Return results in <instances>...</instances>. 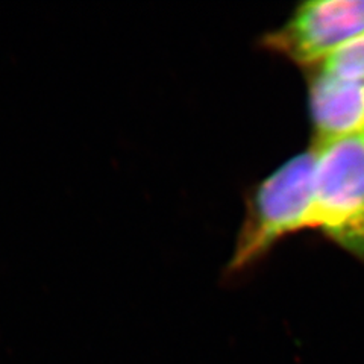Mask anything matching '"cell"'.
<instances>
[{
	"mask_svg": "<svg viewBox=\"0 0 364 364\" xmlns=\"http://www.w3.org/2000/svg\"><path fill=\"white\" fill-rule=\"evenodd\" d=\"M317 67L322 68L323 72L340 77L364 81V32L355 40L340 48L331 56H328Z\"/></svg>",
	"mask_w": 364,
	"mask_h": 364,
	"instance_id": "5",
	"label": "cell"
},
{
	"mask_svg": "<svg viewBox=\"0 0 364 364\" xmlns=\"http://www.w3.org/2000/svg\"><path fill=\"white\" fill-rule=\"evenodd\" d=\"M313 147L311 225L364 263V132Z\"/></svg>",
	"mask_w": 364,
	"mask_h": 364,
	"instance_id": "2",
	"label": "cell"
},
{
	"mask_svg": "<svg viewBox=\"0 0 364 364\" xmlns=\"http://www.w3.org/2000/svg\"><path fill=\"white\" fill-rule=\"evenodd\" d=\"M363 32L364 0H313L264 36L263 46L311 70Z\"/></svg>",
	"mask_w": 364,
	"mask_h": 364,
	"instance_id": "3",
	"label": "cell"
},
{
	"mask_svg": "<svg viewBox=\"0 0 364 364\" xmlns=\"http://www.w3.org/2000/svg\"><path fill=\"white\" fill-rule=\"evenodd\" d=\"M309 109L314 143L364 132V81L311 68Z\"/></svg>",
	"mask_w": 364,
	"mask_h": 364,
	"instance_id": "4",
	"label": "cell"
},
{
	"mask_svg": "<svg viewBox=\"0 0 364 364\" xmlns=\"http://www.w3.org/2000/svg\"><path fill=\"white\" fill-rule=\"evenodd\" d=\"M314 147L287 159L254 187L237 245L228 266L242 272L263 258L281 238L313 228Z\"/></svg>",
	"mask_w": 364,
	"mask_h": 364,
	"instance_id": "1",
	"label": "cell"
}]
</instances>
